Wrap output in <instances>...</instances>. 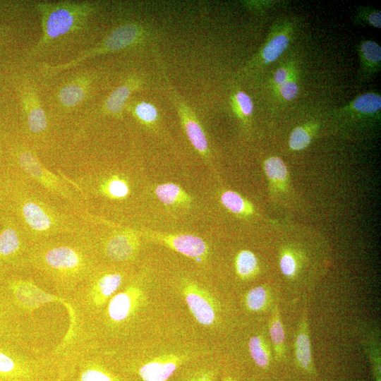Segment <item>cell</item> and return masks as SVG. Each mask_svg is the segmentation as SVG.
<instances>
[{
  "instance_id": "obj_7",
  "label": "cell",
  "mask_w": 381,
  "mask_h": 381,
  "mask_svg": "<svg viewBox=\"0 0 381 381\" xmlns=\"http://www.w3.org/2000/svg\"><path fill=\"white\" fill-rule=\"evenodd\" d=\"M113 365L122 374L141 381H169L190 359L188 354L166 353L143 361L123 352H107Z\"/></svg>"
},
{
  "instance_id": "obj_16",
  "label": "cell",
  "mask_w": 381,
  "mask_h": 381,
  "mask_svg": "<svg viewBox=\"0 0 381 381\" xmlns=\"http://www.w3.org/2000/svg\"><path fill=\"white\" fill-rule=\"evenodd\" d=\"M29 320L18 315L0 291V340L33 346L30 341Z\"/></svg>"
},
{
  "instance_id": "obj_28",
  "label": "cell",
  "mask_w": 381,
  "mask_h": 381,
  "mask_svg": "<svg viewBox=\"0 0 381 381\" xmlns=\"http://www.w3.org/2000/svg\"><path fill=\"white\" fill-rule=\"evenodd\" d=\"M218 371L213 367L203 366L186 370L176 381H217Z\"/></svg>"
},
{
  "instance_id": "obj_12",
  "label": "cell",
  "mask_w": 381,
  "mask_h": 381,
  "mask_svg": "<svg viewBox=\"0 0 381 381\" xmlns=\"http://www.w3.org/2000/svg\"><path fill=\"white\" fill-rule=\"evenodd\" d=\"M91 244L97 260L101 255L109 262L123 263L130 262L135 258L140 249V242L137 231L123 229L111 233L99 243L91 242Z\"/></svg>"
},
{
  "instance_id": "obj_15",
  "label": "cell",
  "mask_w": 381,
  "mask_h": 381,
  "mask_svg": "<svg viewBox=\"0 0 381 381\" xmlns=\"http://www.w3.org/2000/svg\"><path fill=\"white\" fill-rule=\"evenodd\" d=\"M181 292L190 313L199 324L206 327L215 325L218 306L209 291L193 281L183 279Z\"/></svg>"
},
{
  "instance_id": "obj_38",
  "label": "cell",
  "mask_w": 381,
  "mask_h": 381,
  "mask_svg": "<svg viewBox=\"0 0 381 381\" xmlns=\"http://www.w3.org/2000/svg\"><path fill=\"white\" fill-rule=\"evenodd\" d=\"M9 183V177L7 173H0V202L5 200Z\"/></svg>"
},
{
  "instance_id": "obj_32",
  "label": "cell",
  "mask_w": 381,
  "mask_h": 381,
  "mask_svg": "<svg viewBox=\"0 0 381 381\" xmlns=\"http://www.w3.org/2000/svg\"><path fill=\"white\" fill-rule=\"evenodd\" d=\"M296 255L290 250L282 252L279 258V267L282 274L287 277L296 275L298 264Z\"/></svg>"
},
{
  "instance_id": "obj_36",
  "label": "cell",
  "mask_w": 381,
  "mask_h": 381,
  "mask_svg": "<svg viewBox=\"0 0 381 381\" xmlns=\"http://www.w3.org/2000/svg\"><path fill=\"white\" fill-rule=\"evenodd\" d=\"M361 52L365 59L377 64L381 59V49L378 44L373 41H365L361 45Z\"/></svg>"
},
{
  "instance_id": "obj_17",
  "label": "cell",
  "mask_w": 381,
  "mask_h": 381,
  "mask_svg": "<svg viewBox=\"0 0 381 381\" xmlns=\"http://www.w3.org/2000/svg\"><path fill=\"white\" fill-rule=\"evenodd\" d=\"M143 83V78L137 74L128 77L107 96L101 107V112L116 119H122L123 111L131 94L140 90Z\"/></svg>"
},
{
  "instance_id": "obj_1",
  "label": "cell",
  "mask_w": 381,
  "mask_h": 381,
  "mask_svg": "<svg viewBox=\"0 0 381 381\" xmlns=\"http://www.w3.org/2000/svg\"><path fill=\"white\" fill-rule=\"evenodd\" d=\"M99 264L89 238L32 243L28 267L37 271L65 302Z\"/></svg>"
},
{
  "instance_id": "obj_26",
  "label": "cell",
  "mask_w": 381,
  "mask_h": 381,
  "mask_svg": "<svg viewBox=\"0 0 381 381\" xmlns=\"http://www.w3.org/2000/svg\"><path fill=\"white\" fill-rule=\"evenodd\" d=\"M296 357L298 365L303 370L308 373L313 371L310 341L306 329L298 333L296 337Z\"/></svg>"
},
{
  "instance_id": "obj_41",
  "label": "cell",
  "mask_w": 381,
  "mask_h": 381,
  "mask_svg": "<svg viewBox=\"0 0 381 381\" xmlns=\"http://www.w3.org/2000/svg\"><path fill=\"white\" fill-rule=\"evenodd\" d=\"M221 381H237V380L231 375H226L224 377Z\"/></svg>"
},
{
  "instance_id": "obj_21",
  "label": "cell",
  "mask_w": 381,
  "mask_h": 381,
  "mask_svg": "<svg viewBox=\"0 0 381 381\" xmlns=\"http://www.w3.org/2000/svg\"><path fill=\"white\" fill-rule=\"evenodd\" d=\"M155 193L164 205L167 206H189L192 197L180 186L174 183H164L156 186Z\"/></svg>"
},
{
  "instance_id": "obj_11",
  "label": "cell",
  "mask_w": 381,
  "mask_h": 381,
  "mask_svg": "<svg viewBox=\"0 0 381 381\" xmlns=\"http://www.w3.org/2000/svg\"><path fill=\"white\" fill-rule=\"evenodd\" d=\"M164 78L169 98L176 108L181 126L189 141L202 159L209 163L210 159L209 143L202 124L193 109L169 83L165 73Z\"/></svg>"
},
{
  "instance_id": "obj_20",
  "label": "cell",
  "mask_w": 381,
  "mask_h": 381,
  "mask_svg": "<svg viewBox=\"0 0 381 381\" xmlns=\"http://www.w3.org/2000/svg\"><path fill=\"white\" fill-rule=\"evenodd\" d=\"M126 109L134 119L150 131H156L159 121V114L157 107L145 100L128 102Z\"/></svg>"
},
{
  "instance_id": "obj_14",
  "label": "cell",
  "mask_w": 381,
  "mask_h": 381,
  "mask_svg": "<svg viewBox=\"0 0 381 381\" xmlns=\"http://www.w3.org/2000/svg\"><path fill=\"white\" fill-rule=\"evenodd\" d=\"M140 237L162 243L198 262H205L209 246L200 237L190 234H165L151 231H137Z\"/></svg>"
},
{
  "instance_id": "obj_37",
  "label": "cell",
  "mask_w": 381,
  "mask_h": 381,
  "mask_svg": "<svg viewBox=\"0 0 381 381\" xmlns=\"http://www.w3.org/2000/svg\"><path fill=\"white\" fill-rule=\"evenodd\" d=\"M298 92V86L294 82L286 81L280 85V92L282 97L287 100L294 99L296 97Z\"/></svg>"
},
{
  "instance_id": "obj_27",
  "label": "cell",
  "mask_w": 381,
  "mask_h": 381,
  "mask_svg": "<svg viewBox=\"0 0 381 381\" xmlns=\"http://www.w3.org/2000/svg\"><path fill=\"white\" fill-rule=\"evenodd\" d=\"M249 353L254 363L260 368H267L270 365V352L260 336H253L248 341Z\"/></svg>"
},
{
  "instance_id": "obj_39",
  "label": "cell",
  "mask_w": 381,
  "mask_h": 381,
  "mask_svg": "<svg viewBox=\"0 0 381 381\" xmlns=\"http://www.w3.org/2000/svg\"><path fill=\"white\" fill-rule=\"evenodd\" d=\"M288 73L284 68H279L274 74V80L279 86L286 82Z\"/></svg>"
},
{
  "instance_id": "obj_13",
  "label": "cell",
  "mask_w": 381,
  "mask_h": 381,
  "mask_svg": "<svg viewBox=\"0 0 381 381\" xmlns=\"http://www.w3.org/2000/svg\"><path fill=\"white\" fill-rule=\"evenodd\" d=\"M16 166L47 190L64 199L73 200V194L66 183L47 169L30 151L17 148L13 153Z\"/></svg>"
},
{
  "instance_id": "obj_5",
  "label": "cell",
  "mask_w": 381,
  "mask_h": 381,
  "mask_svg": "<svg viewBox=\"0 0 381 381\" xmlns=\"http://www.w3.org/2000/svg\"><path fill=\"white\" fill-rule=\"evenodd\" d=\"M59 370L54 349L0 340V381H56Z\"/></svg>"
},
{
  "instance_id": "obj_19",
  "label": "cell",
  "mask_w": 381,
  "mask_h": 381,
  "mask_svg": "<svg viewBox=\"0 0 381 381\" xmlns=\"http://www.w3.org/2000/svg\"><path fill=\"white\" fill-rule=\"evenodd\" d=\"M22 98L29 131L33 133L44 132L47 128V121L37 94L32 87H25Z\"/></svg>"
},
{
  "instance_id": "obj_9",
  "label": "cell",
  "mask_w": 381,
  "mask_h": 381,
  "mask_svg": "<svg viewBox=\"0 0 381 381\" xmlns=\"http://www.w3.org/2000/svg\"><path fill=\"white\" fill-rule=\"evenodd\" d=\"M146 36V30L139 23L132 22L122 24L114 29L95 47L83 52L76 59L54 66H44V71L47 75H54L75 66L89 58L136 46L143 42Z\"/></svg>"
},
{
  "instance_id": "obj_10",
  "label": "cell",
  "mask_w": 381,
  "mask_h": 381,
  "mask_svg": "<svg viewBox=\"0 0 381 381\" xmlns=\"http://www.w3.org/2000/svg\"><path fill=\"white\" fill-rule=\"evenodd\" d=\"M31 242L13 217L0 229V281L28 267Z\"/></svg>"
},
{
  "instance_id": "obj_2",
  "label": "cell",
  "mask_w": 381,
  "mask_h": 381,
  "mask_svg": "<svg viewBox=\"0 0 381 381\" xmlns=\"http://www.w3.org/2000/svg\"><path fill=\"white\" fill-rule=\"evenodd\" d=\"M126 284V272L99 264L66 299L71 325L66 339L80 335L99 316L110 298Z\"/></svg>"
},
{
  "instance_id": "obj_6",
  "label": "cell",
  "mask_w": 381,
  "mask_h": 381,
  "mask_svg": "<svg viewBox=\"0 0 381 381\" xmlns=\"http://www.w3.org/2000/svg\"><path fill=\"white\" fill-rule=\"evenodd\" d=\"M42 35L30 54H37L54 40L76 30L98 8L92 2H37Z\"/></svg>"
},
{
  "instance_id": "obj_8",
  "label": "cell",
  "mask_w": 381,
  "mask_h": 381,
  "mask_svg": "<svg viewBox=\"0 0 381 381\" xmlns=\"http://www.w3.org/2000/svg\"><path fill=\"white\" fill-rule=\"evenodd\" d=\"M0 291L13 311L27 320L42 305L56 301L66 303L63 298L45 292L30 279L22 277L18 273L0 281Z\"/></svg>"
},
{
  "instance_id": "obj_4",
  "label": "cell",
  "mask_w": 381,
  "mask_h": 381,
  "mask_svg": "<svg viewBox=\"0 0 381 381\" xmlns=\"http://www.w3.org/2000/svg\"><path fill=\"white\" fill-rule=\"evenodd\" d=\"M54 351L59 365L56 381H133L113 365L106 351L94 346L64 340Z\"/></svg>"
},
{
  "instance_id": "obj_35",
  "label": "cell",
  "mask_w": 381,
  "mask_h": 381,
  "mask_svg": "<svg viewBox=\"0 0 381 381\" xmlns=\"http://www.w3.org/2000/svg\"><path fill=\"white\" fill-rule=\"evenodd\" d=\"M236 109L243 118L250 116L253 111L251 98L243 91H238L234 96Z\"/></svg>"
},
{
  "instance_id": "obj_22",
  "label": "cell",
  "mask_w": 381,
  "mask_h": 381,
  "mask_svg": "<svg viewBox=\"0 0 381 381\" xmlns=\"http://www.w3.org/2000/svg\"><path fill=\"white\" fill-rule=\"evenodd\" d=\"M222 205L230 212L241 217H248L254 214L253 204L239 193L229 190L220 195Z\"/></svg>"
},
{
  "instance_id": "obj_23",
  "label": "cell",
  "mask_w": 381,
  "mask_h": 381,
  "mask_svg": "<svg viewBox=\"0 0 381 381\" xmlns=\"http://www.w3.org/2000/svg\"><path fill=\"white\" fill-rule=\"evenodd\" d=\"M82 80H77L68 83L60 89L58 97L64 106L73 107L79 104L85 99L87 82H82Z\"/></svg>"
},
{
  "instance_id": "obj_18",
  "label": "cell",
  "mask_w": 381,
  "mask_h": 381,
  "mask_svg": "<svg viewBox=\"0 0 381 381\" xmlns=\"http://www.w3.org/2000/svg\"><path fill=\"white\" fill-rule=\"evenodd\" d=\"M87 193L90 191L111 200H123L131 193V187L128 181L124 177L114 174L102 179L96 184L80 182Z\"/></svg>"
},
{
  "instance_id": "obj_25",
  "label": "cell",
  "mask_w": 381,
  "mask_h": 381,
  "mask_svg": "<svg viewBox=\"0 0 381 381\" xmlns=\"http://www.w3.org/2000/svg\"><path fill=\"white\" fill-rule=\"evenodd\" d=\"M264 170L272 184L282 189L285 187L288 181V170L280 158L272 157L266 159Z\"/></svg>"
},
{
  "instance_id": "obj_31",
  "label": "cell",
  "mask_w": 381,
  "mask_h": 381,
  "mask_svg": "<svg viewBox=\"0 0 381 381\" xmlns=\"http://www.w3.org/2000/svg\"><path fill=\"white\" fill-rule=\"evenodd\" d=\"M353 105L358 111L373 114L380 109L381 98L378 95L367 93L357 97Z\"/></svg>"
},
{
  "instance_id": "obj_40",
  "label": "cell",
  "mask_w": 381,
  "mask_h": 381,
  "mask_svg": "<svg viewBox=\"0 0 381 381\" xmlns=\"http://www.w3.org/2000/svg\"><path fill=\"white\" fill-rule=\"evenodd\" d=\"M369 21L370 24L376 28H380L381 15L380 11H375L369 16Z\"/></svg>"
},
{
  "instance_id": "obj_33",
  "label": "cell",
  "mask_w": 381,
  "mask_h": 381,
  "mask_svg": "<svg viewBox=\"0 0 381 381\" xmlns=\"http://www.w3.org/2000/svg\"><path fill=\"white\" fill-rule=\"evenodd\" d=\"M310 140V135L305 128L296 127L291 133L289 145L294 150H301L308 147Z\"/></svg>"
},
{
  "instance_id": "obj_29",
  "label": "cell",
  "mask_w": 381,
  "mask_h": 381,
  "mask_svg": "<svg viewBox=\"0 0 381 381\" xmlns=\"http://www.w3.org/2000/svg\"><path fill=\"white\" fill-rule=\"evenodd\" d=\"M289 39L284 35H279L272 38L262 50V57L266 63L275 61L286 49Z\"/></svg>"
},
{
  "instance_id": "obj_30",
  "label": "cell",
  "mask_w": 381,
  "mask_h": 381,
  "mask_svg": "<svg viewBox=\"0 0 381 381\" xmlns=\"http://www.w3.org/2000/svg\"><path fill=\"white\" fill-rule=\"evenodd\" d=\"M268 295L262 286H255L251 289L246 295L245 303L246 308L251 311L257 312L262 310L267 303Z\"/></svg>"
},
{
  "instance_id": "obj_34",
  "label": "cell",
  "mask_w": 381,
  "mask_h": 381,
  "mask_svg": "<svg viewBox=\"0 0 381 381\" xmlns=\"http://www.w3.org/2000/svg\"><path fill=\"white\" fill-rule=\"evenodd\" d=\"M270 335L279 353V349H282L285 340V333L277 313L273 317L270 326Z\"/></svg>"
},
{
  "instance_id": "obj_3",
  "label": "cell",
  "mask_w": 381,
  "mask_h": 381,
  "mask_svg": "<svg viewBox=\"0 0 381 381\" xmlns=\"http://www.w3.org/2000/svg\"><path fill=\"white\" fill-rule=\"evenodd\" d=\"M8 176V191L3 204L13 214L14 219L32 244L72 233L59 212L28 192L19 178Z\"/></svg>"
},
{
  "instance_id": "obj_24",
  "label": "cell",
  "mask_w": 381,
  "mask_h": 381,
  "mask_svg": "<svg viewBox=\"0 0 381 381\" xmlns=\"http://www.w3.org/2000/svg\"><path fill=\"white\" fill-rule=\"evenodd\" d=\"M235 269L237 275L243 280L253 278L259 270L258 258L250 250H240L235 258Z\"/></svg>"
}]
</instances>
